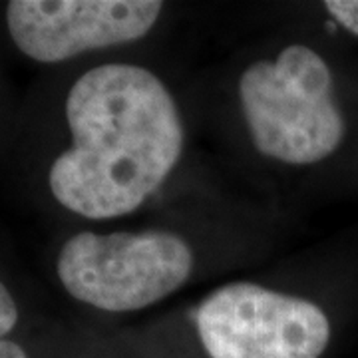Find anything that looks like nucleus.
Returning <instances> with one entry per match:
<instances>
[{
    "instance_id": "obj_1",
    "label": "nucleus",
    "mask_w": 358,
    "mask_h": 358,
    "mask_svg": "<svg viewBox=\"0 0 358 358\" xmlns=\"http://www.w3.org/2000/svg\"><path fill=\"white\" fill-rule=\"evenodd\" d=\"M72 145L48 171L58 203L86 219L136 211L181 157L178 103L154 72L102 64L78 78L66 98Z\"/></svg>"
},
{
    "instance_id": "obj_2",
    "label": "nucleus",
    "mask_w": 358,
    "mask_h": 358,
    "mask_svg": "<svg viewBox=\"0 0 358 358\" xmlns=\"http://www.w3.org/2000/svg\"><path fill=\"white\" fill-rule=\"evenodd\" d=\"M239 102L257 152L282 164H317L334 154L345 138L331 68L303 44L245 68Z\"/></svg>"
},
{
    "instance_id": "obj_3",
    "label": "nucleus",
    "mask_w": 358,
    "mask_h": 358,
    "mask_svg": "<svg viewBox=\"0 0 358 358\" xmlns=\"http://www.w3.org/2000/svg\"><path fill=\"white\" fill-rule=\"evenodd\" d=\"M58 279L76 301L108 313L152 307L193 271L192 247L162 229L82 231L58 253Z\"/></svg>"
},
{
    "instance_id": "obj_4",
    "label": "nucleus",
    "mask_w": 358,
    "mask_h": 358,
    "mask_svg": "<svg viewBox=\"0 0 358 358\" xmlns=\"http://www.w3.org/2000/svg\"><path fill=\"white\" fill-rule=\"evenodd\" d=\"M197 333L211 358H320L331 322L307 299L229 282L199 305Z\"/></svg>"
},
{
    "instance_id": "obj_5",
    "label": "nucleus",
    "mask_w": 358,
    "mask_h": 358,
    "mask_svg": "<svg viewBox=\"0 0 358 358\" xmlns=\"http://www.w3.org/2000/svg\"><path fill=\"white\" fill-rule=\"evenodd\" d=\"M162 8L157 0H13L6 26L22 54L56 64L145 36Z\"/></svg>"
},
{
    "instance_id": "obj_6",
    "label": "nucleus",
    "mask_w": 358,
    "mask_h": 358,
    "mask_svg": "<svg viewBox=\"0 0 358 358\" xmlns=\"http://www.w3.org/2000/svg\"><path fill=\"white\" fill-rule=\"evenodd\" d=\"M324 8L338 24L358 36V0H329Z\"/></svg>"
},
{
    "instance_id": "obj_7",
    "label": "nucleus",
    "mask_w": 358,
    "mask_h": 358,
    "mask_svg": "<svg viewBox=\"0 0 358 358\" xmlns=\"http://www.w3.org/2000/svg\"><path fill=\"white\" fill-rule=\"evenodd\" d=\"M18 322V305L14 301L6 285L0 281V341L6 338V334L13 331Z\"/></svg>"
},
{
    "instance_id": "obj_8",
    "label": "nucleus",
    "mask_w": 358,
    "mask_h": 358,
    "mask_svg": "<svg viewBox=\"0 0 358 358\" xmlns=\"http://www.w3.org/2000/svg\"><path fill=\"white\" fill-rule=\"evenodd\" d=\"M0 358H28V355L22 346L4 338V341H0Z\"/></svg>"
}]
</instances>
